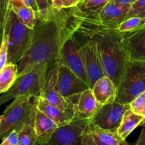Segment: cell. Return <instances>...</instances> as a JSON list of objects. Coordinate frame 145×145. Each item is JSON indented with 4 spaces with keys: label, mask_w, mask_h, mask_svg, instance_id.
Returning a JSON list of instances; mask_svg holds the SVG:
<instances>
[{
    "label": "cell",
    "mask_w": 145,
    "mask_h": 145,
    "mask_svg": "<svg viewBox=\"0 0 145 145\" xmlns=\"http://www.w3.org/2000/svg\"><path fill=\"white\" fill-rule=\"evenodd\" d=\"M79 24V20L72 15V8L52 7L49 19L38 18L29 43L17 63L18 76L42 62L55 66L64 43L74 34Z\"/></svg>",
    "instance_id": "obj_1"
},
{
    "label": "cell",
    "mask_w": 145,
    "mask_h": 145,
    "mask_svg": "<svg viewBox=\"0 0 145 145\" xmlns=\"http://www.w3.org/2000/svg\"><path fill=\"white\" fill-rule=\"evenodd\" d=\"M76 33L95 41L105 76L111 79L118 87L130 59L124 33L118 29H108L99 24L81 21Z\"/></svg>",
    "instance_id": "obj_2"
},
{
    "label": "cell",
    "mask_w": 145,
    "mask_h": 145,
    "mask_svg": "<svg viewBox=\"0 0 145 145\" xmlns=\"http://www.w3.org/2000/svg\"><path fill=\"white\" fill-rule=\"evenodd\" d=\"M49 67V64L42 62L18 76L11 89L1 93L0 104H4L19 96H28L32 98L40 96L45 86Z\"/></svg>",
    "instance_id": "obj_3"
},
{
    "label": "cell",
    "mask_w": 145,
    "mask_h": 145,
    "mask_svg": "<svg viewBox=\"0 0 145 145\" xmlns=\"http://www.w3.org/2000/svg\"><path fill=\"white\" fill-rule=\"evenodd\" d=\"M1 31L8 37V56L7 63L17 64L25 51L33 29L21 22L11 7H8Z\"/></svg>",
    "instance_id": "obj_4"
},
{
    "label": "cell",
    "mask_w": 145,
    "mask_h": 145,
    "mask_svg": "<svg viewBox=\"0 0 145 145\" xmlns=\"http://www.w3.org/2000/svg\"><path fill=\"white\" fill-rule=\"evenodd\" d=\"M28 96H19L5 109L0 117V136L1 139L14 129L21 130L25 123L34 121V101Z\"/></svg>",
    "instance_id": "obj_5"
},
{
    "label": "cell",
    "mask_w": 145,
    "mask_h": 145,
    "mask_svg": "<svg viewBox=\"0 0 145 145\" xmlns=\"http://www.w3.org/2000/svg\"><path fill=\"white\" fill-rule=\"evenodd\" d=\"M118 89L116 101L123 104H130L145 91V60H129Z\"/></svg>",
    "instance_id": "obj_6"
},
{
    "label": "cell",
    "mask_w": 145,
    "mask_h": 145,
    "mask_svg": "<svg viewBox=\"0 0 145 145\" xmlns=\"http://www.w3.org/2000/svg\"><path fill=\"white\" fill-rule=\"evenodd\" d=\"M130 109V104H123L116 101L102 105L89 122L105 130L117 133L126 110Z\"/></svg>",
    "instance_id": "obj_7"
},
{
    "label": "cell",
    "mask_w": 145,
    "mask_h": 145,
    "mask_svg": "<svg viewBox=\"0 0 145 145\" xmlns=\"http://www.w3.org/2000/svg\"><path fill=\"white\" fill-rule=\"evenodd\" d=\"M84 40L81 44L79 55L83 62L90 89L95 82L105 76L101 59L97 45L94 40L89 38L82 37Z\"/></svg>",
    "instance_id": "obj_8"
},
{
    "label": "cell",
    "mask_w": 145,
    "mask_h": 145,
    "mask_svg": "<svg viewBox=\"0 0 145 145\" xmlns=\"http://www.w3.org/2000/svg\"><path fill=\"white\" fill-rule=\"evenodd\" d=\"M89 122L86 119L74 118L69 124L58 127L44 145H83L82 133Z\"/></svg>",
    "instance_id": "obj_9"
},
{
    "label": "cell",
    "mask_w": 145,
    "mask_h": 145,
    "mask_svg": "<svg viewBox=\"0 0 145 145\" xmlns=\"http://www.w3.org/2000/svg\"><path fill=\"white\" fill-rule=\"evenodd\" d=\"M80 46L81 44L76 37L74 34L72 35L64 43L57 61L66 65L86 84L89 85L83 62L79 55Z\"/></svg>",
    "instance_id": "obj_10"
},
{
    "label": "cell",
    "mask_w": 145,
    "mask_h": 145,
    "mask_svg": "<svg viewBox=\"0 0 145 145\" xmlns=\"http://www.w3.org/2000/svg\"><path fill=\"white\" fill-rule=\"evenodd\" d=\"M57 78L58 65L57 62L55 66H53V67L48 72L45 86L40 96L63 111L74 113L72 101L62 96L59 92Z\"/></svg>",
    "instance_id": "obj_11"
},
{
    "label": "cell",
    "mask_w": 145,
    "mask_h": 145,
    "mask_svg": "<svg viewBox=\"0 0 145 145\" xmlns=\"http://www.w3.org/2000/svg\"><path fill=\"white\" fill-rule=\"evenodd\" d=\"M58 88L62 96L68 99L79 95L84 91L90 89L76 74L62 62L57 61Z\"/></svg>",
    "instance_id": "obj_12"
},
{
    "label": "cell",
    "mask_w": 145,
    "mask_h": 145,
    "mask_svg": "<svg viewBox=\"0 0 145 145\" xmlns=\"http://www.w3.org/2000/svg\"><path fill=\"white\" fill-rule=\"evenodd\" d=\"M83 145H128L117 133L105 130L88 123L82 133Z\"/></svg>",
    "instance_id": "obj_13"
},
{
    "label": "cell",
    "mask_w": 145,
    "mask_h": 145,
    "mask_svg": "<svg viewBox=\"0 0 145 145\" xmlns=\"http://www.w3.org/2000/svg\"><path fill=\"white\" fill-rule=\"evenodd\" d=\"M131 5L116 4L110 0L102 10L96 24L108 29H118L120 24L127 19Z\"/></svg>",
    "instance_id": "obj_14"
},
{
    "label": "cell",
    "mask_w": 145,
    "mask_h": 145,
    "mask_svg": "<svg viewBox=\"0 0 145 145\" xmlns=\"http://www.w3.org/2000/svg\"><path fill=\"white\" fill-rule=\"evenodd\" d=\"M70 100L73 103L74 118L80 119L90 120L101 106L95 99L91 89L84 91Z\"/></svg>",
    "instance_id": "obj_15"
},
{
    "label": "cell",
    "mask_w": 145,
    "mask_h": 145,
    "mask_svg": "<svg viewBox=\"0 0 145 145\" xmlns=\"http://www.w3.org/2000/svg\"><path fill=\"white\" fill-rule=\"evenodd\" d=\"M110 0H81L76 7L72 8V15L81 21L98 24L99 16Z\"/></svg>",
    "instance_id": "obj_16"
},
{
    "label": "cell",
    "mask_w": 145,
    "mask_h": 145,
    "mask_svg": "<svg viewBox=\"0 0 145 145\" xmlns=\"http://www.w3.org/2000/svg\"><path fill=\"white\" fill-rule=\"evenodd\" d=\"M35 104V103H34ZM33 125L38 137V145H44L50 140L52 135L59 126L42 111L34 107Z\"/></svg>",
    "instance_id": "obj_17"
},
{
    "label": "cell",
    "mask_w": 145,
    "mask_h": 145,
    "mask_svg": "<svg viewBox=\"0 0 145 145\" xmlns=\"http://www.w3.org/2000/svg\"><path fill=\"white\" fill-rule=\"evenodd\" d=\"M34 103L37 108L52 119L59 127L69 124L74 118V113L63 111L57 106L50 103L41 96L34 98Z\"/></svg>",
    "instance_id": "obj_18"
},
{
    "label": "cell",
    "mask_w": 145,
    "mask_h": 145,
    "mask_svg": "<svg viewBox=\"0 0 145 145\" xmlns=\"http://www.w3.org/2000/svg\"><path fill=\"white\" fill-rule=\"evenodd\" d=\"M91 90L96 100L101 106L116 101L118 92L116 84L106 76L96 81Z\"/></svg>",
    "instance_id": "obj_19"
},
{
    "label": "cell",
    "mask_w": 145,
    "mask_h": 145,
    "mask_svg": "<svg viewBox=\"0 0 145 145\" xmlns=\"http://www.w3.org/2000/svg\"><path fill=\"white\" fill-rule=\"evenodd\" d=\"M124 35L130 59L145 60V28Z\"/></svg>",
    "instance_id": "obj_20"
},
{
    "label": "cell",
    "mask_w": 145,
    "mask_h": 145,
    "mask_svg": "<svg viewBox=\"0 0 145 145\" xmlns=\"http://www.w3.org/2000/svg\"><path fill=\"white\" fill-rule=\"evenodd\" d=\"M11 7L21 23L28 28L33 29L38 20L35 11L22 1H10Z\"/></svg>",
    "instance_id": "obj_21"
},
{
    "label": "cell",
    "mask_w": 145,
    "mask_h": 145,
    "mask_svg": "<svg viewBox=\"0 0 145 145\" xmlns=\"http://www.w3.org/2000/svg\"><path fill=\"white\" fill-rule=\"evenodd\" d=\"M144 121L145 119L144 118L135 114L130 109H128L125 113L120 127L118 129V135L123 140H126L129 135L136 127L143 124Z\"/></svg>",
    "instance_id": "obj_22"
},
{
    "label": "cell",
    "mask_w": 145,
    "mask_h": 145,
    "mask_svg": "<svg viewBox=\"0 0 145 145\" xmlns=\"http://www.w3.org/2000/svg\"><path fill=\"white\" fill-rule=\"evenodd\" d=\"M18 68L16 63H7L0 69V93H4L11 89L18 77Z\"/></svg>",
    "instance_id": "obj_23"
},
{
    "label": "cell",
    "mask_w": 145,
    "mask_h": 145,
    "mask_svg": "<svg viewBox=\"0 0 145 145\" xmlns=\"http://www.w3.org/2000/svg\"><path fill=\"white\" fill-rule=\"evenodd\" d=\"M38 137L32 123H25L18 133V145H37Z\"/></svg>",
    "instance_id": "obj_24"
},
{
    "label": "cell",
    "mask_w": 145,
    "mask_h": 145,
    "mask_svg": "<svg viewBox=\"0 0 145 145\" xmlns=\"http://www.w3.org/2000/svg\"><path fill=\"white\" fill-rule=\"evenodd\" d=\"M144 28L145 18L135 16L129 18L128 19L122 23L118 30L123 33H130L141 31Z\"/></svg>",
    "instance_id": "obj_25"
},
{
    "label": "cell",
    "mask_w": 145,
    "mask_h": 145,
    "mask_svg": "<svg viewBox=\"0 0 145 145\" xmlns=\"http://www.w3.org/2000/svg\"><path fill=\"white\" fill-rule=\"evenodd\" d=\"M130 110L145 119V91L137 96L130 103Z\"/></svg>",
    "instance_id": "obj_26"
},
{
    "label": "cell",
    "mask_w": 145,
    "mask_h": 145,
    "mask_svg": "<svg viewBox=\"0 0 145 145\" xmlns=\"http://www.w3.org/2000/svg\"><path fill=\"white\" fill-rule=\"evenodd\" d=\"M35 2L38 8V19L42 21L49 19L52 9V7L50 4L49 0H35Z\"/></svg>",
    "instance_id": "obj_27"
},
{
    "label": "cell",
    "mask_w": 145,
    "mask_h": 145,
    "mask_svg": "<svg viewBox=\"0 0 145 145\" xmlns=\"http://www.w3.org/2000/svg\"><path fill=\"white\" fill-rule=\"evenodd\" d=\"M8 37L5 32L2 31V40L0 48V69H2L8 62Z\"/></svg>",
    "instance_id": "obj_28"
},
{
    "label": "cell",
    "mask_w": 145,
    "mask_h": 145,
    "mask_svg": "<svg viewBox=\"0 0 145 145\" xmlns=\"http://www.w3.org/2000/svg\"><path fill=\"white\" fill-rule=\"evenodd\" d=\"M135 16L145 18V0H137L131 6L127 19Z\"/></svg>",
    "instance_id": "obj_29"
},
{
    "label": "cell",
    "mask_w": 145,
    "mask_h": 145,
    "mask_svg": "<svg viewBox=\"0 0 145 145\" xmlns=\"http://www.w3.org/2000/svg\"><path fill=\"white\" fill-rule=\"evenodd\" d=\"M19 129H14L2 138L1 145H18V133Z\"/></svg>",
    "instance_id": "obj_30"
},
{
    "label": "cell",
    "mask_w": 145,
    "mask_h": 145,
    "mask_svg": "<svg viewBox=\"0 0 145 145\" xmlns=\"http://www.w3.org/2000/svg\"><path fill=\"white\" fill-rule=\"evenodd\" d=\"M80 1L81 0H57L52 4V7L57 9L71 8L76 7Z\"/></svg>",
    "instance_id": "obj_31"
},
{
    "label": "cell",
    "mask_w": 145,
    "mask_h": 145,
    "mask_svg": "<svg viewBox=\"0 0 145 145\" xmlns=\"http://www.w3.org/2000/svg\"><path fill=\"white\" fill-rule=\"evenodd\" d=\"M10 0H1L0 1V10H1V28L5 21L6 16L9 7Z\"/></svg>",
    "instance_id": "obj_32"
},
{
    "label": "cell",
    "mask_w": 145,
    "mask_h": 145,
    "mask_svg": "<svg viewBox=\"0 0 145 145\" xmlns=\"http://www.w3.org/2000/svg\"><path fill=\"white\" fill-rule=\"evenodd\" d=\"M135 145H145V121L143 123V127L141 134H140V137L137 140Z\"/></svg>",
    "instance_id": "obj_33"
},
{
    "label": "cell",
    "mask_w": 145,
    "mask_h": 145,
    "mask_svg": "<svg viewBox=\"0 0 145 145\" xmlns=\"http://www.w3.org/2000/svg\"><path fill=\"white\" fill-rule=\"evenodd\" d=\"M24 2L25 3V4H26L28 7H31L34 11H35L37 14V16H38V8L37 7L36 2H35V0H23Z\"/></svg>",
    "instance_id": "obj_34"
},
{
    "label": "cell",
    "mask_w": 145,
    "mask_h": 145,
    "mask_svg": "<svg viewBox=\"0 0 145 145\" xmlns=\"http://www.w3.org/2000/svg\"><path fill=\"white\" fill-rule=\"evenodd\" d=\"M114 3L123 5H133L137 0H112Z\"/></svg>",
    "instance_id": "obj_35"
},
{
    "label": "cell",
    "mask_w": 145,
    "mask_h": 145,
    "mask_svg": "<svg viewBox=\"0 0 145 145\" xmlns=\"http://www.w3.org/2000/svg\"><path fill=\"white\" fill-rule=\"evenodd\" d=\"M10 1H24L23 0H10Z\"/></svg>",
    "instance_id": "obj_36"
},
{
    "label": "cell",
    "mask_w": 145,
    "mask_h": 145,
    "mask_svg": "<svg viewBox=\"0 0 145 145\" xmlns=\"http://www.w3.org/2000/svg\"><path fill=\"white\" fill-rule=\"evenodd\" d=\"M49 1H50V5L52 6V0H49Z\"/></svg>",
    "instance_id": "obj_37"
},
{
    "label": "cell",
    "mask_w": 145,
    "mask_h": 145,
    "mask_svg": "<svg viewBox=\"0 0 145 145\" xmlns=\"http://www.w3.org/2000/svg\"><path fill=\"white\" fill-rule=\"evenodd\" d=\"M57 1V0H52V4H53V3L55 2V1Z\"/></svg>",
    "instance_id": "obj_38"
}]
</instances>
